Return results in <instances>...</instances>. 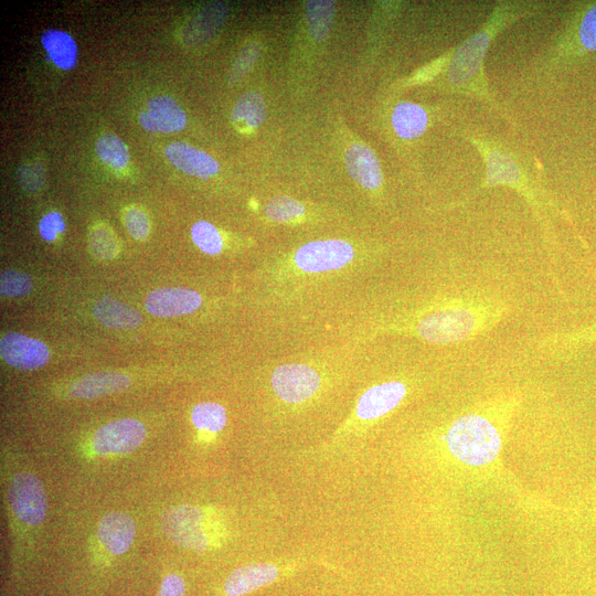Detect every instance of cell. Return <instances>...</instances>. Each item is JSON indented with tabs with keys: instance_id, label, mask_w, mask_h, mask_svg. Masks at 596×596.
I'll return each instance as SVG.
<instances>
[{
	"instance_id": "6da1fadb",
	"label": "cell",
	"mask_w": 596,
	"mask_h": 596,
	"mask_svg": "<svg viewBox=\"0 0 596 596\" xmlns=\"http://www.w3.org/2000/svg\"><path fill=\"white\" fill-rule=\"evenodd\" d=\"M546 9V3L526 0H503L493 6L479 29L461 43L417 70L406 84L438 81L446 92L476 98L503 116H510L491 94L485 61L497 36L514 23L534 17Z\"/></svg>"
},
{
	"instance_id": "7a4b0ae2",
	"label": "cell",
	"mask_w": 596,
	"mask_h": 596,
	"mask_svg": "<svg viewBox=\"0 0 596 596\" xmlns=\"http://www.w3.org/2000/svg\"><path fill=\"white\" fill-rule=\"evenodd\" d=\"M510 310V305L494 292L460 289L435 298L393 328L433 344H455L490 331Z\"/></svg>"
},
{
	"instance_id": "3957f363",
	"label": "cell",
	"mask_w": 596,
	"mask_h": 596,
	"mask_svg": "<svg viewBox=\"0 0 596 596\" xmlns=\"http://www.w3.org/2000/svg\"><path fill=\"white\" fill-rule=\"evenodd\" d=\"M461 136L480 156L485 166V174L466 196L450 206L461 207L483 191L492 188H510L522 196L546 240L550 241L553 217L558 215L567 219V215L542 183L539 171L529 156L501 139L482 132L465 130Z\"/></svg>"
},
{
	"instance_id": "277c9868",
	"label": "cell",
	"mask_w": 596,
	"mask_h": 596,
	"mask_svg": "<svg viewBox=\"0 0 596 596\" xmlns=\"http://www.w3.org/2000/svg\"><path fill=\"white\" fill-rule=\"evenodd\" d=\"M517 405L515 396H499L456 414L440 434L447 456L465 470L492 467L500 456Z\"/></svg>"
},
{
	"instance_id": "5b68a950",
	"label": "cell",
	"mask_w": 596,
	"mask_h": 596,
	"mask_svg": "<svg viewBox=\"0 0 596 596\" xmlns=\"http://www.w3.org/2000/svg\"><path fill=\"white\" fill-rule=\"evenodd\" d=\"M596 54V0L576 1L538 60L545 72L565 71Z\"/></svg>"
},
{
	"instance_id": "8992f818",
	"label": "cell",
	"mask_w": 596,
	"mask_h": 596,
	"mask_svg": "<svg viewBox=\"0 0 596 596\" xmlns=\"http://www.w3.org/2000/svg\"><path fill=\"white\" fill-rule=\"evenodd\" d=\"M354 258L352 245L342 240H323L305 244L294 254L296 270L304 275H319L338 270Z\"/></svg>"
},
{
	"instance_id": "52a82bcc",
	"label": "cell",
	"mask_w": 596,
	"mask_h": 596,
	"mask_svg": "<svg viewBox=\"0 0 596 596\" xmlns=\"http://www.w3.org/2000/svg\"><path fill=\"white\" fill-rule=\"evenodd\" d=\"M162 531L178 545L202 552L209 544L204 514L193 505L170 508L161 518Z\"/></svg>"
},
{
	"instance_id": "ba28073f",
	"label": "cell",
	"mask_w": 596,
	"mask_h": 596,
	"mask_svg": "<svg viewBox=\"0 0 596 596\" xmlns=\"http://www.w3.org/2000/svg\"><path fill=\"white\" fill-rule=\"evenodd\" d=\"M275 394L289 404H300L310 400L319 390L318 372L302 363H285L277 366L270 376Z\"/></svg>"
},
{
	"instance_id": "9c48e42d",
	"label": "cell",
	"mask_w": 596,
	"mask_h": 596,
	"mask_svg": "<svg viewBox=\"0 0 596 596\" xmlns=\"http://www.w3.org/2000/svg\"><path fill=\"white\" fill-rule=\"evenodd\" d=\"M8 498L13 512L22 522L38 525L44 520L46 497L41 481L34 475H14L10 481Z\"/></svg>"
},
{
	"instance_id": "30bf717a",
	"label": "cell",
	"mask_w": 596,
	"mask_h": 596,
	"mask_svg": "<svg viewBox=\"0 0 596 596\" xmlns=\"http://www.w3.org/2000/svg\"><path fill=\"white\" fill-rule=\"evenodd\" d=\"M146 438V428L137 419L121 418L98 428L93 436V448L98 455L127 454L138 448Z\"/></svg>"
},
{
	"instance_id": "8fae6325",
	"label": "cell",
	"mask_w": 596,
	"mask_h": 596,
	"mask_svg": "<svg viewBox=\"0 0 596 596\" xmlns=\"http://www.w3.org/2000/svg\"><path fill=\"white\" fill-rule=\"evenodd\" d=\"M290 572L273 563H254L235 568L225 579L222 596H245L270 585Z\"/></svg>"
},
{
	"instance_id": "7c38bea8",
	"label": "cell",
	"mask_w": 596,
	"mask_h": 596,
	"mask_svg": "<svg viewBox=\"0 0 596 596\" xmlns=\"http://www.w3.org/2000/svg\"><path fill=\"white\" fill-rule=\"evenodd\" d=\"M407 393V384L400 380L373 385L360 396L355 414L361 421L379 419L395 409Z\"/></svg>"
},
{
	"instance_id": "4fadbf2b",
	"label": "cell",
	"mask_w": 596,
	"mask_h": 596,
	"mask_svg": "<svg viewBox=\"0 0 596 596\" xmlns=\"http://www.w3.org/2000/svg\"><path fill=\"white\" fill-rule=\"evenodd\" d=\"M1 358L19 370H34L50 359L47 347L40 340L21 333H7L0 341Z\"/></svg>"
},
{
	"instance_id": "5bb4252c",
	"label": "cell",
	"mask_w": 596,
	"mask_h": 596,
	"mask_svg": "<svg viewBox=\"0 0 596 596\" xmlns=\"http://www.w3.org/2000/svg\"><path fill=\"white\" fill-rule=\"evenodd\" d=\"M201 305V295L183 287H166L152 290L145 301L147 311L156 317L189 315L198 310Z\"/></svg>"
},
{
	"instance_id": "9a60e30c",
	"label": "cell",
	"mask_w": 596,
	"mask_h": 596,
	"mask_svg": "<svg viewBox=\"0 0 596 596\" xmlns=\"http://www.w3.org/2000/svg\"><path fill=\"white\" fill-rule=\"evenodd\" d=\"M138 118L142 128L155 132H174L187 125L184 110L167 95L149 98Z\"/></svg>"
},
{
	"instance_id": "2e32d148",
	"label": "cell",
	"mask_w": 596,
	"mask_h": 596,
	"mask_svg": "<svg viewBox=\"0 0 596 596\" xmlns=\"http://www.w3.org/2000/svg\"><path fill=\"white\" fill-rule=\"evenodd\" d=\"M164 155L177 169L193 177L207 179L220 170L213 157L182 141L170 142L164 148Z\"/></svg>"
},
{
	"instance_id": "e0dca14e",
	"label": "cell",
	"mask_w": 596,
	"mask_h": 596,
	"mask_svg": "<svg viewBox=\"0 0 596 596\" xmlns=\"http://www.w3.org/2000/svg\"><path fill=\"white\" fill-rule=\"evenodd\" d=\"M136 533L132 518L124 512H111L98 523L97 535L105 549L121 555L130 547Z\"/></svg>"
},
{
	"instance_id": "ac0fdd59",
	"label": "cell",
	"mask_w": 596,
	"mask_h": 596,
	"mask_svg": "<svg viewBox=\"0 0 596 596\" xmlns=\"http://www.w3.org/2000/svg\"><path fill=\"white\" fill-rule=\"evenodd\" d=\"M349 174L368 190H377L382 185L383 175L375 153L364 145H351L344 155Z\"/></svg>"
},
{
	"instance_id": "d6986e66",
	"label": "cell",
	"mask_w": 596,
	"mask_h": 596,
	"mask_svg": "<svg viewBox=\"0 0 596 596\" xmlns=\"http://www.w3.org/2000/svg\"><path fill=\"white\" fill-rule=\"evenodd\" d=\"M391 126L402 140H414L421 137L430 124L429 111L413 102L397 103L391 113Z\"/></svg>"
},
{
	"instance_id": "ffe728a7",
	"label": "cell",
	"mask_w": 596,
	"mask_h": 596,
	"mask_svg": "<svg viewBox=\"0 0 596 596\" xmlns=\"http://www.w3.org/2000/svg\"><path fill=\"white\" fill-rule=\"evenodd\" d=\"M130 386L127 374L116 371H102L84 375L71 386V394L77 398H95L124 391Z\"/></svg>"
},
{
	"instance_id": "44dd1931",
	"label": "cell",
	"mask_w": 596,
	"mask_h": 596,
	"mask_svg": "<svg viewBox=\"0 0 596 596\" xmlns=\"http://www.w3.org/2000/svg\"><path fill=\"white\" fill-rule=\"evenodd\" d=\"M596 342V321L573 330L555 332L542 341V348L557 359H570Z\"/></svg>"
},
{
	"instance_id": "7402d4cb",
	"label": "cell",
	"mask_w": 596,
	"mask_h": 596,
	"mask_svg": "<svg viewBox=\"0 0 596 596\" xmlns=\"http://www.w3.org/2000/svg\"><path fill=\"white\" fill-rule=\"evenodd\" d=\"M93 313L102 324L111 329H134L142 322L139 311L111 297L99 299L93 308Z\"/></svg>"
},
{
	"instance_id": "603a6c76",
	"label": "cell",
	"mask_w": 596,
	"mask_h": 596,
	"mask_svg": "<svg viewBox=\"0 0 596 596\" xmlns=\"http://www.w3.org/2000/svg\"><path fill=\"white\" fill-rule=\"evenodd\" d=\"M41 43L57 67L71 70L76 64L77 46L67 32L49 29L41 35Z\"/></svg>"
},
{
	"instance_id": "cb8c5ba5",
	"label": "cell",
	"mask_w": 596,
	"mask_h": 596,
	"mask_svg": "<svg viewBox=\"0 0 596 596\" xmlns=\"http://www.w3.org/2000/svg\"><path fill=\"white\" fill-rule=\"evenodd\" d=\"M226 15V7L222 3L204 7L188 25L191 42L200 43L213 36L224 23Z\"/></svg>"
},
{
	"instance_id": "d4e9b609",
	"label": "cell",
	"mask_w": 596,
	"mask_h": 596,
	"mask_svg": "<svg viewBox=\"0 0 596 596\" xmlns=\"http://www.w3.org/2000/svg\"><path fill=\"white\" fill-rule=\"evenodd\" d=\"M266 110L263 97L256 92L243 94L232 110V121L237 128L253 129L265 119Z\"/></svg>"
},
{
	"instance_id": "484cf974",
	"label": "cell",
	"mask_w": 596,
	"mask_h": 596,
	"mask_svg": "<svg viewBox=\"0 0 596 596\" xmlns=\"http://www.w3.org/2000/svg\"><path fill=\"white\" fill-rule=\"evenodd\" d=\"M305 10L311 38L318 42L326 40L332 25L336 2L326 0L307 1Z\"/></svg>"
},
{
	"instance_id": "4316f807",
	"label": "cell",
	"mask_w": 596,
	"mask_h": 596,
	"mask_svg": "<svg viewBox=\"0 0 596 596\" xmlns=\"http://www.w3.org/2000/svg\"><path fill=\"white\" fill-rule=\"evenodd\" d=\"M95 149L98 158L114 169H123L129 162L130 155L126 143L114 134L100 135Z\"/></svg>"
},
{
	"instance_id": "83f0119b",
	"label": "cell",
	"mask_w": 596,
	"mask_h": 596,
	"mask_svg": "<svg viewBox=\"0 0 596 596\" xmlns=\"http://www.w3.org/2000/svg\"><path fill=\"white\" fill-rule=\"evenodd\" d=\"M191 421L198 429L217 433L226 425L227 416L221 404L203 402L193 407Z\"/></svg>"
},
{
	"instance_id": "f1b7e54d",
	"label": "cell",
	"mask_w": 596,
	"mask_h": 596,
	"mask_svg": "<svg viewBox=\"0 0 596 596\" xmlns=\"http://www.w3.org/2000/svg\"><path fill=\"white\" fill-rule=\"evenodd\" d=\"M92 254L99 259H111L119 252V241L114 231L100 223L92 226L88 235Z\"/></svg>"
},
{
	"instance_id": "f546056e",
	"label": "cell",
	"mask_w": 596,
	"mask_h": 596,
	"mask_svg": "<svg viewBox=\"0 0 596 596\" xmlns=\"http://www.w3.org/2000/svg\"><path fill=\"white\" fill-rule=\"evenodd\" d=\"M193 243L205 254L217 255L222 252L223 240L219 230L206 221H199L191 227Z\"/></svg>"
},
{
	"instance_id": "4dcf8cb0",
	"label": "cell",
	"mask_w": 596,
	"mask_h": 596,
	"mask_svg": "<svg viewBox=\"0 0 596 596\" xmlns=\"http://www.w3.org/2000/svg\"><path fill=\"white\" fill-rule=\"evenodd\" d=\"M306 209L299 201L288 196H275L265 206L267 217L275 222H289L304 215Z\"/></svg>"
},
{
	"instance_id": "1f68e13d",
	"label": "cell",
	"mask_w": 596,
	"mask_h": 596,
	"mask_svg": "<svg viewBox=\"0 0 596 596\" xmlns=\"http://www.w3.org/2000/svg\"><path fill=\"white\" fill-rule=\"evenodd\" d=\"M17 178L25 192L38 193L45 182V168L40 161L30 160L19 167Z\"/></svg>"
},
{
	"instance_id": "d6a6232c",
	"label": "cell",
	"mask_w": 596,
	"mask_h": 596,
	"mask_svg": "<svg viewBox=\"0 0 596 596\" xmlns=\"http://www.w3.org/2000/svg\"><path fill=\"white\" fill-rule=\"evenodd\" d=\"M32 279L18 270H4L0 277V292L4 297H21L32 290Z\"/></svg>"
},
{
	"instance_id": "836d02e7",
	"label": "cell",
	"mask_w": 596,
	"mask_h": 596,
	"mask_svg": "<svg viewBox=\"0 0 596 596\" xmlns=\"http://www.w3.org/2000/svg\"><path fill=\"white\" fill-rule=\"evenodd\" d=\"M124 223L129 234L137 241L146 240L150 223L147 214L139 207L129 206L124 211Z\"/></svg>"
},
{
	"instance_id": "e575fe53",
	"label": "cell",
	"mask_w": 596,
	"mask_h": 596,
	"mask_svg": "<svg viewBox=\"0 0 596 596\" xmlns=\"http://www.w3.org/2000/svg\"><path fill=\"white\" fill-rule=\"evenodd\" d=\"M64 230L63 216L55 211L45 214L39 222V233L47 242L54 241L57 234L64 232Z\"/></svg>"
},
{
	"instance_id": "d590c367",
	"label": "cell",
	"mask_w": 596,
	"mask_h": 596,
	"mask_svg": "<svg viewBox=\"0 0 596 596\" xmlns=\"http://www.w3.org/2000/svg\"><path fill=\"white\" fill-rule=\"evenodd\" d=\"M258 55V46L254 43L246 46L238 54L232 71H231V82L237 81L243 76L254 64Z\"/></svg>"
},
{
	"instance_id": "8d00e7d4",
	"label": "cell",
	"mask_w": 596,
	"mask_h": 596,
	"mask_svg": "<svg viewBox=\"0 0 596 596\" xmlns=\"http://www.w3.org/2000/svg\"><path fill=\"white\" fill-rule=\"evenodd\" d=\"M185 582L180 574L169 573L161 579L157 596H184Z\"/></svg>"
}]
</instances>
